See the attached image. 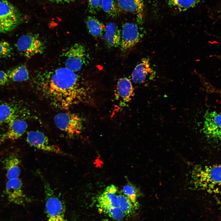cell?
<instances>
[{
    "label": "cell",
    "instance_id": "7a4b0ae2",
    "mask_svg": "<svg viewBox=\"0 0 221 221\" xmlns=\"http://www.w3.org/2000/svg\"><path fill=\"white\" fill-rule=\"evenodd\" d=\"M47 221H66L63 202L56 195L49 183L42 178Z\"/></svg>",
    "mask_w": 221,
    "mask_h": 221
},
{
    "label": "cell",
    "instance_id": "7402d4cb",
    "mask_svg": "<svg viewBox=\"0 0 221 221\" xmlns=\"http://www.w3.org/2000/svg\"><path fill=\"white\" fill-rule=\"evenodd\" d=\"M118 201L119 207L126 216L132 214L138 206V204L133 203L125 195H118Z\"/></svg>",
    "mask_w": 221,
    "mask_h": 221
},
{
    "label": "cell",
    "instance_id": "d4e9b609",
    "mask_svg": "<svg viewBox=\"0 0 221 221\" xmlns=\"http://www.w3.org/2000/svg\"><path fill=\"white\" fill-rule=\"evenodd\" d=\"M122 190L124 195L133 203L137 204L136 201L137 190L135 186L130 183H128L124 186Z\"/></svg>",
    "mask_w": 221,
    "mask_h": 221
},
{
    "label": "cell",
    "instance_id": "6da1fadb",
    "mask_svg": "<svg viewBox=\"0 0 221 221\" xmlns=\"http://www.w3.org/2000/svg\"><path fill=\"white\" fill-rule=\"evenodd\" d=\"M49 96L61 108L68 109L73 104L89 101V91L80 84L75 72L66 68H58L47 80Z\"/></svg>",
    "mask_w": 221,
    "mask_h": 221
},
{
    "label": "cell",
    "instance_id": "4316f807",
    "mask_svg": "<svg viewBox=\"0 0 221 221\" xmlns=\"http://www.w3.org/2000/svg\"><path fill=\"white\" fill-rule=\"evenodd\" d=\"M103 0H88V8L89 13L95 14L102 8Z\"/></svg>",
    "mask_w": 221,
    "mask_h": 221
},
{
    "label": "cell",
    "instance_id": "8992f818",
    "mask_svg": "<svg viewBox=\"0 0 221 221\" xmlns=\"http://www.w3.org/2000/svg\"><path fill=\"white\" fill-rule=\"evenodd\" d=\"M117 188L114 185L107 187L98 197L97 207L99 211L109 217L114 215L119 209Z\"/></svg>",
    "mask_w": 221,
    "mask_h": 221
},
{
    "label": "cell",
    "instance_id": "f1b7e54d",
    "mask_svg": "<svg viewBox=\"0 0 221 221\" xmlns=\"http://www.w3.org/2000/svg\"><path fill=\"white\" fill-rule=\"evenodd\" d=\"M52 2L56 3H69L75 0H49Z\"/></svg>",
    "mask_w": 221,
    "mask_h": 221
},
{
    "label": "cell",
    "instance_id": "277c9868",
    "mask_svg": "<svg viewBox=\"0 0 221 221\" xmlns=\"http://www.w3.org/2000/svg\"><path fill=\"white\" fill-rule=\"evenodd\" d=\"M15 46L20 54L30 58L44 51L45 45L36 34L28 33L21 36L18 39Z\"/></svg>",
    "mask_w": 221,
    "mask_h": 221
},
{
    "label": "cell",
    "instance_id": "9c48e42d",
    "mask_svg": "<svg viewBox=\"0 0 221 221\" xmlns=\"http://www.w3.org/2000/svg\"><path fill=\"white\" fill-rule=\"evenodd\" d=\"M138 25L130 22L124 23L122 27L120 47L122 51L129 50L135 45L142 37Z\"/></svg>",
    "mask_w": 221,
    "mask_h": 221
},
{
    "label": "cell",
    "instance_id": "9a60e30c",
    "mask_svg": "<svg viewBox=\"0 0 221 221\" xmlns=\"http://www.w3.org/2000/svg\"><path fill=\"white\" fill-rule=\"evenodd\" d=\"M6 190L9 200L16 204H21L24 196L22 189V183L18 178L8 180L6 183Z\"/></svg>",
    "mask_w": 221,
    "mask_h": 221
},
{
    "label": "cell",
    "instance_id": "3957f363",
    "mask_svg": "<svg viewBox=\"0 0 221 221\" xmlns=\"http://www.w3.org/2000/svg\"><path fill=\"white\" fill-rule=\"evenodd\" d=\"M22 20L21 14L14 5L7 0H0V33L14 30Z\"/></svg>",
    "mask_w": 221,
    "mask_h": 221
},
{
    "label": "cell",
    "instance_id": "2e32d148",
    "mask_svg": "<svg viewBox=\"0 0 221 221\" xmlns=\"http://www.w3.org/2000/svg\"><path fill=\"white\" fill-rule=\"evenodd\" d=\"M119 8L133 13L137 21L142 23L143 18L144 4L143 0H117Z\"/></svg>",
    "mask_w": 221,
    "mask_h": 221
},
{
    "label": "cell",
    "instance_id": "7c38bea8",
    "mask_svg": "<svg viewBox=\"0 0 221 221\" xmlns=\"http://www.w3.org/2000/svg\"><path fill=\"white\" fill-rule=\"evenodd\" d=\"M155 75V72L151 66L149 59L145 58L142 60L133 70L131 78L134 83H141L145 82L147 78L152 79Z\"/></svg>",
    "mask_w": 221,
    "mask_h": 221
},
{
    "label": "cell",
    "instance_id": "52a82bcc",
    "mask_svg": "<svg viewBox=\"0 0 221 221\" xmlns=\"http://www.w3.org/2000/svg\"><path fill=\"white\" fill-rule=\"evenodd\" d=\"M65 56V67L75 72L79 71L86 63L85 48L81 44H75L70 47Z\"/></svg>",
    "mask_w": 221,
    "mask_h": 221
},
{
    "label": "cell",
    "instance_id": "484cf974",
    "mask_svg": "<svg viewBox=\"0 0 221 221\" xmlns=\"http://www.w3.org/2000/svg\"><path fill=\"white\" fill-rule=\"evenodd\" d=\"M13 48L7 42L0 41V58L10 56L12 54Z\"/></svg>",
    "mask_w": 221,
    "mask_h": 221
},
{
    "label": "cell",
    "instance_id": "5b68a950",
    "mask_svg": "<svg viewBox=\"0 0 221 221\" xmlns=\"http://www.w3.org/2000/svg\"><path fill=\"white\" fill-rule=\"evenodd\" d=\"M54 120L58 128L70 136L79 134L82 129L81 118L74 113L69 112L59 113L55 116Z\"/></svg>",
    "mask_w": 221,
    "mask_h": 221
},
{
    "label": "cell",
    "instance_id": "ffe728a7",
    "mask_svg": "<svg viewBox=\"0 0 221 221\" xmlns=\"http://www.w3.org/2000/svg\"><path fill=\"white\" fill-rule=\"evenodd\" d=\"M17 109L8 103H0V124L7 123L13 118L18 117Z\"/></svg>",
    "mask_w": 221,
    "mask_h": 221
},
{
    "label": "cell",
    "instance_id": "4fadbf2b",
    "mask_svg": "<svg viewBox=\"0 0 221 221\" xmlns=\"http://www.w3.org/2000/svg\"><path fill=\"white\" fill-rule=\"evenodd\" d=\"M134 88L130 79L126 77L120 78L117 83L115 98L123 104L128 103L134 95Z\"/></svg>",
    "mask_w": 221,
    "mask_h": 221
},
{
    "label": "cell",
    "instance_id": "5bb4252c",
    "mask_svg": "<svg viewBox=\"0 0 221 221\" xmlns=\"http://www.w3.org/2000/svg\"><path fill=\"white\" fill-rule=\"evenodd\" d=\"M8 124L7 130L3 135V141L19 138L25 132L28 126L27 122L18 116L11 119Z\"/></svg>",
    "mask_w": 221,
    "mask_h": 221
},
{
    "label": "cell",
    "instance_id": "f546056e",
    "mask_svg": "<svg viewBox=\"0 0 221 221\" xmlns=\"http://www.w3.org/2000/svg\"><path fill=\"white\" fill-rule=\"evenodd\" d=\"M3 135H1L0 134V145L1 144V142H2L3 141Z\"/></svg>",
    "mask_w": 221,
    "mask_h": 221
},
{
    "label": "cell",
    "instance_id": "603a6c76",
    "mask_svg": "<svg viewBox=\"0 0 221 221\" xmlns=\"http://www.w3.org/2000/svg\"><path fill=\"white\" fill-rule=\"evenodd\" d=\"M199 0H168V4L179 11H183L194 7Z\"/></svg>",
    "mask_w": 221,
    "mask_h": 221
},
{
    "label": "cell",
    "instance_id": "d6986e66",
    "mask_svg": "<svg viewBox=\"0 0 221 221\" xmlns=\"http://www.w3.org/2000/svg\"><path fill=\"white\" fill-rule=\"evenodd\" d=\"M20 160L14 156L8 158L5 163L6 176L8 180L18 178L20 174Z\"/></svg>",
    "mask_w": 221,
    "mask_h": 221
},
{
    "label": "cell",
    "instance_id": "cb8c5ba5",
    "mask_svg": "<svg viewBox=\"0 0 221 221\" xmlns=\"http://www.w3.org/2000/svg\"><path fill=\"white\" fill-rule=\"evenodd\" d=\"M102 9L111 17H116L119 14V8L114 0H103Z\"/></svg>",
    "mask_w": 221,
    "mask_h": 221
},
{
    "label": "cell",
    "instance_id": "ba28073f",
    "mask_svg": "<svg viewBox=\"0 0 221 221\" xmlns=\"http://www.w3.org/2000/svg\"><path fill=\"white\" fill-rule=\"evenodd\" d=\"M196 176L198 184L204 188L221 187V165L206 167L199 171Z\"/></svg>",
    "mask_w": 221,
    "mask_h": 221
},
{
    "label": "cell",
    "instance_id": "83f0119b",
    "mask_svg": "<svg viewBox=\"0 0 221 221\" xmlns=\"http://www.w3.org/2000/svg\"><path fill=\"white\" fill-rule=\"evenodd\" d=\"M7 73L0 70V85H4L7 83L9 80Z\"/></svg>",
    "mask_w": 221,
    "mask_h": 221
},
{
    "label": "cell",
    "instance_id": "44dd1931",
    "mask_svg": "<svg viewBox=\"0 0 221 221\" xmlns=\"http://www.w3.org/2000/svg\"><path fill=\"white\" fill-rule=\"evenodd\" d=\"M8 78L14 82H22L27 80L29 77V71L26 66L20 65L8 71Z\"/></svg>",
    "mask_w": 221,
    "mask_h": 221
},
{
    "label": "cell",
    "instance_id": "30bf717a",
    "mask_svg": "<svg viewBox=\"0 0 221 221\" xmlns=\"http://www.w3.org/2000/svg\"><path fill=\"white\" fill-rule=\"evenodd\" d=\"M204 133L208 138L221 141V113L215 111L205 115Z\"/></svg>",
    "mask_w": 221,
    "mask_h": 221
},
{
    "label": "cell",
    "instance_id": "8fae6325",
    "mask_svg": "<svg viewBox=\"0 0 221 221\" xmlns=\"http://www.w3.org/2000/svg\"><path fill=\"white\" fill-rule=\"evenodd\" d=\"M26 140L30 146L40 150L57 154H63L58 146L51 144L47 136L41 132L29 131L27 133Z\"/></svg>",
    "mask_w": 221,
    "mask_h": 221
},
{
    "label": "cell",
    "instance_id": "e0dca14e",
    "mask_svg": "<svg viewBox=\"0 0 221 221\" xmlns=\"http://www.w3.org/2000/svg\"><path fill=\"white\" fill-rule=\"evenodd\" d=\"M121 38V30L114 23L110 22L105 26L103 39L109 47L116 48L120 46Z\"/></svg>",
    "mask_w": 221,
    "mask_h": 221
},
{
    "label": "cell",
    "instance_id": "ac0fdd59",
    "mask_svg": "<svg viewBox=\"0 0 221 221\" xmlns=\"http://www.w3.org/2000/svg\"><path fill=\"white\" fill-rule=\"evenodd\" d=\"M86 23L89 33L94 37L98 38L103 36L105 32V26L96 18L89 16L86 19Z\"/></svg>",
    "mask_w": 221,
    "mask_h": 221
},
{
    "label": "cell",
    "instance_id": "4dcf8cb0",
    "mask_svg": "<svg viewBox=\"0 0 221 221\" xmlns=\"http://www.w3.org/2000/svg\"></svg>",
    "mask_w": 221,
    "mask_h": 221
}]
</instances>
